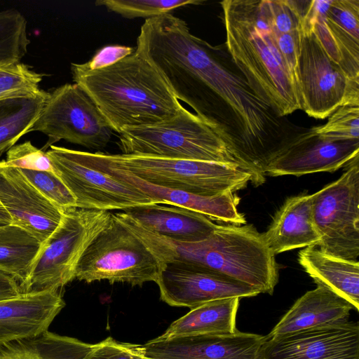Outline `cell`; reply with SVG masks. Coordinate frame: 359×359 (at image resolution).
<instances>
[{"mask_svg":"<svg viewBox=\"0 0 359 359\" xmlns=\"http://www.w3.org/2000/svg\"><path fill=\"white\" fill-rule=\"evenodd\" d=\"M203 3L200 0H97L95 5L103 6L126 18L147 20L171 13L178 8Z\"/></svg>","mask_w":359,"mask_h":359,"instance_id":"obj_30","label":"cell"},{"mask_svg":"<svg viewBox=\"0 0 359 359\" xmlns=\"http://www.w3.org/2000/svg\"><path fill=\"white\" fill-rule=\"evenodd\" d=\"M82 163L149 197L154 203L183 207L200 212L211 220L235 225L246 224L243 214L238 210L239 198L234 193L203 196L163 188L140 179L128 170L105 159L101 152L73 150Z\"/></svg>","mask_w":359,"mask_h":359,"instance_id":"obj_12","label":"cell"},{"mask_svg":"<svg viewBox=\"0 0 359 359\" xmlns=\"http://www.w3.org/2000/svg\"><path fill=\"white\" fill-rule=\"evenodd\" d=\"M107 210L73 208L41 244L22 292L60 290L75 279L78 263L90 243L109 222Z\"/></svg>","mask_w":359,"mask_h":359,"instance_id":"obj_5","label":"cell"},{"mask_svg":"<svg viewBox=\"0 0 359 359\" xmlns=\"http://www.w3.org/2000/svg\"><path fill=\"white\" fill-rule=\"evenodd\" d=\"M161 264L146 245L112 213L105 227L83 253L75 279L102 280L142 286L157 280Z\"/></svg>","mask_w":359,"mask_h":359,"instance_id":"obj_7","label":"cell"},{"mask_svg":"<svg viewBox=\"0 0 359 359\" xmlns=\"http://www.w3.org/2000/svg\"><path fill=\"white\" fill-rule=\"evenodd\" d=\"M35 131L48 137L43 151L61 140L100 150L111 141L114 132L93 101L76 83H65L48 93L28 133Z\"/></svg>","mask_w":359,"mask_h":359,"instance_id":"obj_9","label":"cell"},{"mask_svg":"<svg viewBox=\"0 0 359 359\" xmlns=\"http://www.w3.org/2000/svg\"><path fill=\"white\" fill-rule=\"evenodd\" d=\"M94 344L49 331L0 346V359H84Z\"/></svg>","mask_w":359,"mask_h":359,"instance_id":"obj_24","label":"cell"},{"mask_svg":"<svg viewBox=\"0 0 359 359\" xmlns=\"http://www.w3.org/2000/svg\"><path fill=\"white\" fill-rule=\"evenodd\" d=\"M308 1L267 0L272 31L283 34L301 29Z\"/></svg>","mask_w":359,"mask_h":359,"instance_id":"obj_33","label":"cell"},{"mask_svg":"<svg viewBox=\"0 0 359 359\" xmlns=\"http://www.w3.org/2000/svg\"><path fill=\"white\" fill-rule=\"evenodd\" d=\"M134 48L121 45H109L98 50L83 66L88 69H97L115 63L131 54Z\"/></svg>","mask_w":359,"mask_h":359,"instance_id":"obj_38","label":"cell"},{"mask_svg":"<svg viewBox=\"0 0 359 359\" xmlns=\"http://www.w3.org/2000/svg\"><path fill=\"white\" fill-rule=\"evenodd\" d=\"M266 336L236 331L232 334L161 338L143 346L150 359H264Z\"/></svg>","mask_w":359,"mask_h":359,"instance_id":"obj_15","label":"cell"},{"mask_svg":"<svg viewBox=\"0 0 359 359\" xmlns=\"http://www.w3.org/2000/svg\"><path fill=\"white\" fill-rule=\"evenodd\" d=\"M11 223V218L7 211L0 203V226L7 225Z\"/></svg>","mask_w":359,"mask_h":359,"instance_id":"obj_40","label":"cell"},{"mask_svg":"<svg viewBox=\"0 0 359 359\" xmlns=\"http://www.w3.org/2000/svg\"><path fill=\"white\" fill-rule=\"evenodd\" d=\"M328 117L325 124L312 128L316 133L332 141L359 140V106H341Z\"/></svg>","mask_w":359,"mask_h":359,"instance_id":"obj_31","label":"cell"},{"mask_svg":"<svg viewBox=\"0 0 359 359\" xmlns=\"http://www.w3.org/2000/svg\"><path fill=\"white\" fill-rule=\"evenodd\" d=\"M29 43L24 15L13 8L0 11V63L21 62Z\"/></svg>","mask_w":359,"mask_h":359,"instance_id":"obj_28","label":"cell"},{"mask_svg":"<svg viewBox=\"0 0 359 359\" xmlns=\"http://www.w3.org/2000/svg\"><path fill=\"white\" fill-rule=\"evenodd\" d=\"M296 75L301 109L311 117L324 119L341 106H359V81L346 76L312 32L302 31Z\"/></svg>","mask_w":359,"mask_h":359,"instance_id":"obj_10","label":"cell"},{"mask_svg":"<svg viewBox=\"0 0 359 359\" xmlns=\"http://www.w3.org/2000/svg\"><path fill=\"white\" fill-rule=\"evenodd\" d=\"M4 161L7 165L19 169L54 172L46 151L36 148L30 141L11 147L6 152Z\"/></svg>","mask_w":359,"mask_h":359,"instance_id":"obj_34","label":"cell"},{"mask_svg":"<svg viewBox=\"0 0 359 359\" xmlns=\"http://www.w3.org/2000/svg\"><path fill=\"white\" fill-rule=\"evenodd\" d=\"M240 298L231 297L207 302L175 320L160 337L232 334L238 331L236 313Z\"/></svg>","mask_w":359,"mask_h":359,"instance_id":"obj_23","label":"cell"},{"mask_svg":"<svg viewBox=\"0 0 359 359\" xmlns=\"http://www.w3.org/2000/svg\"><path fill=\"white\" fill-rule=\"evenodd\" d=\"M20 170L32 184L58 208L65 211L76 208L73 194L55 172Z\"/></svg>","mask_w":359,"mask_h":359,"instance_id":"obj_32","label":"cell"},{"mask_svg":"<svg viewBox=\"0 0 359 359\" xmlns=\"http://www.w3.org/2000/svg\"><path fill=\"white\" fill-rule=\"evenodd\" d=\"M65 306L60 290L22 292L0 300V346L48 331Z\"/></svg>","mask_w":359,"mask_h":359,"instance_id":"obj_18","label":"cell"},{"mask_svg":"<svg viewBox=\"0 0 359 359\" xmlns=\"http://www.w3.org/2000/svg\"><path fill=\"white\" fill-rule=\"evenodd\" d=\"M0 203L18 226L41 244L59 225L63 211L32 184L19 168L0 161Z\"/></svg>","mask_w":359,"mask_h":359,"instance_id":"obj_16","label":"cell"},{"mask_svg":"<svg viewBox=\"0 0 359 359\" xmlns=\"http://www.w3.org/2000/svg\"><path fill=\"white\" fill-rule=\"evenodd\" d=\"M264 359H359V325L348 320L269 339Z\"/></svg>","mask_w":359,"mask_h":359,"instance_id":"obj_14","label":"cell"},{"mask_svg":"<svg viewBox=\"0 0 359 359\" xmlns=\"http://www.w3.org/2000/svg\"><path fill=\"white\" fill-rule=\"evenodd\" d=\"M155 283L162 301L171 306L191 309L217 299H241L260 294L248 285L181 262L164 264Z\"/></svg>","mask_w":359,"mask_h":359,"instance_id":"obj_13","label":"cell"},{"mask_svg":"<svg viewBox=\"0 0 359 359\" xmlns=\"http://www.w3.org/2000/svg\"><path fill=\"white\" fill-rule=\"evenodd\" d=\"M117 144L125 154L231 163L248 171L216 129L184 107L168 119L123 131Z\"/></svg>","mask_w":359,"mask_h":359,"instance_id":"obj_4","label":"cell"},{"mask_svg":"<svg viewBox=\"0 0 359 359\" xmlns=\"http://www.w3.org/2000/svg\"><path fill=\"white\" fill-rule=\"evenodd\" d=\"M48 93L0 101V156L13 147L18 140L28 133L38 118Z\"/></svg>","mask_w":359,"mask_h":359,"instance_id":"obj_26","label":"cell"},{"mask_svg":"<svg viewBox=\"0 0 359 359\" xmlns=\"http://www.w3.org/2000/svg\"><path fill=\"white\" fill-rule=\"evenodd\" d=\"M41 245L35 237L18 226H0V270L13 276L21 291Z\"/></svg>","mask_w":359,"mask_h":359,"instance_id":"obj_25","label":"cell"},{"mask_svg":"<svg viewBox=\"0 0 359 359\" xmlns=\"http://www.w3.org/2000/svg\"><path fill=\"white\" fill-rule=\"evenodd\" d=\"M43 76L21 62L0 63V101L38 94Z\"/></svg>","mask_w":359,"mask_h":359,"instance_id":"obj_29","label":"cell"},{"mask_svg":"<svg viewBox=\"0 0 359 359\" xmlns=\"http://www.w3.org/2000/svg\"><path fill=\"white\" fill-rule=\"evenodd\" d=\"M298 262L316 285H323L359 309V262L329 255L317 246L306 247Z\"/></svg>","mask_w":359,"mask_h":359,"instance_id":"obj_22","label":"cell"},{"mask_svg":"<svg viewBox=\"0 0 359 359\" xmlns=\"http://www.w3.org/2000/svg\"><path fill=\"white\" fill-rule=\"evenodd\" d=\"M327 15L359 38V0H332Z\"/></svg>","mask_w":359,"mask_h":359,"instance_id":"obj_36","label":"cell"},{"mask_svg":"<svg viewBox=\"0 0 359 359\" xmlns=\"http://www.w3.org/2000/svg\"><path fill=\"white\" fill-rule=\"evenodd\" d=\"M359 156V140L332 141L312 128L294 139L268 165L265 175L278 177L334 172Z\"/></svg>","mask_w":359,"mask_h":359,"instance_id":"obj_17","label":"cell"},{"mask_svg":"<svg viewBox=\"0 0 359 359\" xmlns=\"http://www.w3.org/2000/svg\"><path fill=\"white\" fill-rule=\"evenodd\" d=\"M273 34L276 46L297 82L296 70L300 53L302 31L299 29L283 34L273 32Z\"/></svg>","mask_w":359,"mask_h":359,"instance_id":"obj_37","label":"cell"},{"mask_svg":"<svg viewBox=\"0 0 359 359\" xmlns=\"http://www.w3.org/2000/svg\"><path fill=\"white\" fill-rule=\"evenodd\" d=\"M84 359H150L144 351L143 346L120 342L111 337L95 344L93 348Z\"/></svg>","mask_w":359,"mask_h":359,"instance_id":"obj_35","label":"cell"},{"mask_svg":"<svg viewBox=\"0 0 359 359\" xmlns=\"http://www.w3.org/2000/svg\"><path fill=\"white\" fill-rule=\"evenodd\" d=\"M317 40L348 77L359 81V38L330 18L318 19L311 27Z\"/></svg>","mask_w":359,"mask_h":359,"instance_id":"obj_27","label":"cell"},{"mask_svg":"<svg viewBox=\"0 0 359 359\" xmlns=\"http://www.w3.org/2000/svg\"><path fill=\"white\" fill-rule=\"evenodd\" d=\"M123 212L142 228L183 243L206 239L217 225L200 212L172 205H144Z\"/></svg>","mask_w":359,"mask_h":359,"instance_id":"obj_19","label":"cell"},{"mask_svg":"<svg viewBox=\"0 0 359 359\" xmlns=\"http://www.w3.org/2000/svg\"><path fill=\"white\" fill-rule=\"evenodd\" d=\"M101 154L145 182L197 195L235 193L252 182L249 172L231 163L139 154Z\"/></svg>","mask_w":359,"mask_h":359,"instance_id":"obj_6","label":"cell"},{"mask_svg":"<svg viewBox=\"0 0 359 359\" xmlns=\"http://www.w3.org/2000/svg\"><path fill=\"white\" fill-rule=\"evenodd\" d=\"M339 179L314 193L313 221L323 252L349 261L359 256V156Z\"/></svg>","mask_w":359,"mask_h":359,"instance_id":"obj_8","label":"cell"},{"mask_svg":"<svg viewBox=\"0 0 359 359\" xmlns=\"http://www.w3.org/2000/svg\"><path fill=\"white\" fill-rule=\"evenodd\" d=\"M71 73L74 83L118 134L168 119L183 107L160 71L135 48L115 63L97 69L72 63Z\"/></svg>","mask_w":359,"mask_h":359,"instance_id":"obj_2","label":"cell"},{"mask_svg":"<svg viewBox=\"0 0 359 359\" xmlns=\"http://www.w3.org/2000/svg\"><path fill=\"white\" fill-rule=\"evenodd\" d=\"M353 306L328 288L317 285L299 298L266 336L275 339L348 319Z\"/></svg>","mask_w":359,"mask_h":359,"instance_id":"obj_20","label":"cell"},{"mask_svg":"<svg viewBox=\"0 0 359 359\" xmlns=\"http://www.w3.org/2000/svg\"><path fill=\"white\" fill-rule=\"evenodd\" d=\"M46 154L55 173L75 198L76 208L109 211L154 204L142 192L82 163L73 149L53 145Z\"/></svg>","mask_w":359,"mask_h":359,"instance_id":"obj_11","label":"cell"},{"mask_svg":"<svg viewBox=\"0 0 359 359\" xmlns=\"http://www.w3.org/2000/svg\"><path fill=\"white\" fill-rule=\"evenodd\" d=\"M114 216L146 245L163 268L167 263L184 262L269 294H273L278 283L279 268L276 255L263 233L252 224H217L206 239L183 243L142 228L124 212H116Z\"/></svg>","mask_w":359,"mask_h":359,"instance_id":"obj_1","label":"cell"},{"mask_svg":"<svg viewBox=\"0 0 359 359\" xmlns=\"http://www.w3.org/2000/svg\"><path fill=\"white\" fill-rule=\"evenodd\" d=\"M314 194L287 198L276 211L264 240L276 255L298 248L318 246L320 235L313 217Z\"/></svg>","mask_w":359,"mask_h":359,"instance_id":"obj_21","label":"cell"},{"mask_svg":"<svg viewBox=\"0 0 359 359\" xmlns=\"http://www.w3.org/2000/svg\"><path fill=\"white\" fill-rule=\"evenodd\" d=\"M220 4L226 50L255 93L281 116L301 109L297 82L274 39L267 0Z\"/></svg>","mask_w":359,"mask_h":359,"instance_id":"obj_3","label":"cell"},{"mask_svg":"<svg viewBox=\"0 0 359 359\" xmlns=\"http://www.w3.org/2000/svg\"><path fill=\"white\" fill-rule=\"evenodd\" d=\"M21 293L18 282L10 274L0 270V300L16 297Z\"/></svg>","mask_w":359,"mask_h":359,"instance_id":"obj_39","label":"cell"}]
</instances>
